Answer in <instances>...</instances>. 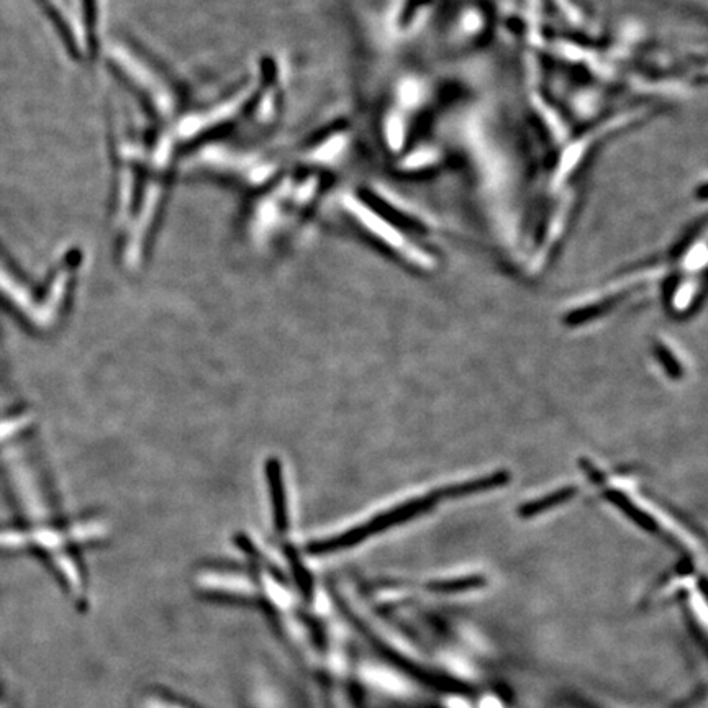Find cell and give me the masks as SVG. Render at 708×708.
<instances>
[{
  "mask_svg": "<svg viewBox=\"0 0 708 708\" xmlns=\"http://www.w3.org/2000/svg\"><path fill=\"white\" fill-rule=\"evenodd\" d=\"M481 708H504V707H502V704H500V700L495 699V697H486V699L482 700V702H481Z\"/></svg>",
  "mask_w": 708,
  "mask_h": 708,
  "instance_id": "3",
  "label": "cell"
},
{
  "mask_svg": "<svg viewBox=\"0 0 708 708\" xmlns=\"http://www.w3.org/2000/svg\"><path fill=\"white\" fill-rule=\"evenodd\" d=\"M507 482L504 472H497L492 476L477 477L471 481L454 484V486L441 487L436 491L418 495L413 499L404 500L399 504L392 505L391 509L377 513L373 517L358 523L356 527L346 528V530L332 536H323V540L314 543V550L328 553V551L340 550L346 546L356 545L359 541L368 540L371 536L389 530V528L399 527L400 523L410 522L413 518L422 517L430 510H435L438 505L446 500H456L459 497H469V495L481 494V492L492 491Z\"/></svg>",
  "mask_w": 708,
  "mask_h": 708,
  "instance_id": "1",
  "label": "cell"
},
{
  "mask_svg": "<svg viewBox=\"0 0 708 708\" xmlns=\"http://www.w3.org/2000/svg\"><path fill=\"white\" fill-rule=\"evenodd\" d=\"M364 676H366V679H368L373 686L387 690V692H392V694H405V692L409 690L404 679H400L397 674L386 671V669L369 668L364 671Z\"/></svg>",
  "mask_w": 708,
  "mask_h": 708,
  "instance_id": "2",
  "label": "cell"
},
{
  "mask_svg": "<svg viewBox=\"0 0 708 708\" xmlns=\"http://www.w3.org/2000/svg\"><path fill=\"white\" fill-rule=\"evenodd\" d=\"M450 708H469L468 704L461 699H451Z\"/></svg>",
  "mask_w": 708,
  "mask_h": 708,
  "instance_id": "4",
  "label": "cell"
}]
</instances>
